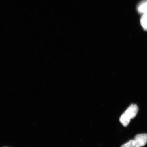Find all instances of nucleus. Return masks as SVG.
<instances>
[{
	"label": "nucleus",
	"instance_id": "5",
	"mask_svg": "<svg viewBox=\"0 0 147 147\" xmlns=\"http://www.w3.org/2000/svg\"><path fill=\"white\" fill-rule=\"evenodd\" d=\"M123 147H134V140H130L127 143L123 145Z\"/></svg>",
	"mask_w": 147,
	"mask_h": 147
},
{
	"label": "nucleus",
	"instance_id": "1",
	"mask_svg": "<svg viewBox=\"0 0 147 147\" xmlns=\"http://www.w3.org/2000/svg\"><path fill=\"white\" fill-rule=\"evenodd\" d=\"M134 147L144 146L147 143V134H138L135 136L134 140Z\"/></svg>",
	"mask_w": 147,
	"mask_h": 147
},
{
	"label": "nucleus",
	"instance_id": "4",
	"mask_svg": "<svg viewBox=\"0 0 147 147\" xmlns=\"http://www.w3.org/2000/svg\"><path fill=\"white\" fill-rule=\"evenodd\" d=\"M141 25L144 28L147 29V14H145L141 20Z\"/></svg>",
	"mask_w": 147,
	"mask_h": 147
},
{
	"label": "nucleus",
	"instance_id": "3",
	"mask_svg": "<svg viewBox=\"0 0 147 147\" xmlns=\"http://www.w3.org/2000/svg\"><path fill=\"white\" fill-rule=\"evenodd\" d=\"M120 121L121 123L123 125L124 127H126L129 124V123L131 119L129 118L124 113L121 115L120 118Z\"/></svg>",
	"mask_w": 147,
	"mask_h": 147
},
{
	"label": "nucleus",
	"instance_id": "2",
	"mask_svg": "<svg viewBox=\"0 0 147 147\" xmlns=\"http://www.w3.org/2000/svg\"><path fill=\"white\" fill-rule=\"evenodd\" d=\"M138 108L136 104H132L129 107L124 113L130 119L134 118L137 115Z\"/></svg>",
	"mask_w": 147,
	"mask_h": 147
}]
</instances>
